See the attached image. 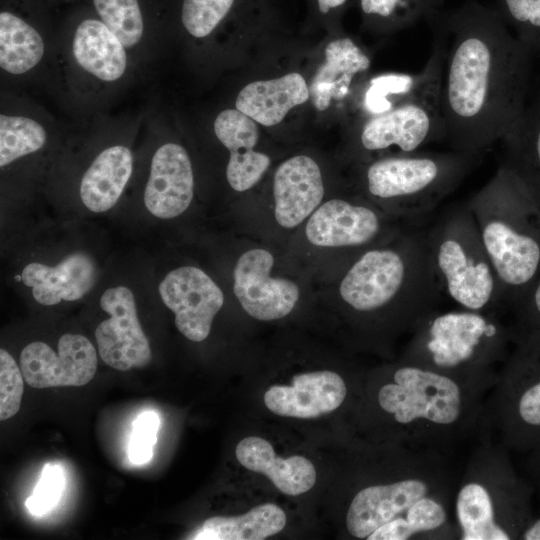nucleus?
Masks as SVG:
<instances>
[{
	"mask_svg": "<svg viewBox=\"0 0 540 540\" xmlns=\"http://www.w3.org/2000/svg\"><path fill=\"white\" fill-rule=\"evenodd\" d=\"M310 97L309 87L299 73L247 84L236 98V109L264 126L280 123L295 106Z\"/></svg>",
	"mask_w": 540,
	"mask_h": 540,
	"instance_id": "4be33fe9",
	"label": "nucleus"
},
{
	"mask_svg": "<svg viewBox=\"0 0 540 540\" xmlns=\"http://www.w3.org/2000/svg\"><path fill=\"white\" fill-rule=\"evenodd\" d=\"M100 306L110 316L95 330L101 359L120 371L148 365L151 349L138 320L132 291L125 286L109 288L103 293Z\"/></svg>",
	"mask_w": 540,
	"mask_h": 540,
	"instance_id": "9d476101",
	"label": "nucleus"
},
{
	"mask_svg": "<svg viewBox=\"0 0 540 540\" xmlns=\"http://www.w3.org/2000/svg\"><path fill=\"white\" fill-rule=\"evenodd\" d=\"M234 0H183L181 20L194 37L209 35L231 9Z\"/></svg>",
	"mask_w": 540,
	"mask_h": 540,
	"instance_id": "473e14b6",
	"label": "nucleus"
},
{
	"mask_svg": "<svg viewBox=\"0 0 540 540\" xmlns=\"http://www.w3.org/2000/svg\"><path fill=\"white\" fill-rule=\"evenodd\" d=\"M492 8L530 54L540 57V0H497Z\"/></svg>",
	"mask_w": 540,
	"mask_h": 540,
	"instance_id": "7c9ffc66",
	"label": "nucleus"
},
{
	"mask_svg": "<svg viewBox=\"0 0 540 540\" xmlns=\"http://www.w3.org/2000/svg\"><path fill=\"white\" fill-rule=\"evenodd\" d=\"M512 326L500 313L461 308L427 316L413 331L403 359L436 370L498 380L512 348Z\"/></svg>",
	"mask_w": 540,
	"mask_h": 540,
	"instance_id": "39448f33",
	"label": "nucleus"
},
{
	"mask_svg": "<svg viewBox=\"0 0 540 540\" xmlns=\"http://www.w3.org/2000/svg\"><path fill=\"white\" fill-rule=\"evenodd\" d=\"M321 13H328L331 9L338 8L345 4L347 0H317Z\"/></svg>",
	"mask_w": 540,
	"mask_h": 540,
	"instance_id": "ea45409f",
	"label": "nucleus"
},
{
	"mask_svg": "<svg viewBox=\"0 0 540 540\" xmlns=\"http://www.w3.org/2000/svg\"><path fill=\"white\" fill-rule=\"evenodd\" d=\"M344 378L330 370L300 373L292 385H274L264 394L266 407L276 415L316 418L338 409L346 399Z\"/></svg>",
	"mask_w": 540,
	"mask_h": 540,
	"instance_id": "2eb2a0df",
	"label": "nucleus"
},
{
	"mask_svg": "<svg viewBox=\"0 0 540 540\" xmlns=\"http://www.w3.org/2000/svg\"><path fill=\"white\" fill-rule=\"evenodd\" d=\"M478 161L454 150L383 156L366 166L364 188L393 216L415 223L451 194Z\"/></svg>",
	"mask_w": 540,
	"mask_h": 540,
	"instance_id": "423d86ee",
	"label": "nucleus"
},
{
	"mask_svg": "<svg viewBox=\"0 0 540 540\" xmlns=\"http://www.w3.org/2000/svg\"><path fill=\"white\" fill-rule=\"evenodd\" d=\"M45 128L25 116L0 115V166L37 152L46 143Z\"/></svg>",
	"mask_w": 540,
	"mask_h": 540,
	"instance_id": "c85d7f7f",
	"label": "nucleus"
},
{
	"mask_svg": "<svg viewBox=\"0 0 540 540\" xmlns=\"http://www.w3.org/2000/svg\"><path fill=\"white\" fill-rule=\"evenodd\" d=\"M65 475L58 463H47L26 507L34 515H43L53 509L64 490Z\"/></svg>",
	"mask_w": 540,
	"mask_h": 540,
	"instance_id": "f704fd0d",
	"label": "nucleus"
},
{
	"mask_svg": "<svg viewBox=\"0 0 540 540\" xmlns=\"http://www.w3.org/2000/svg\"><path fill=\"white\" fill-rule=\"evenodd\" d=\"M256 123L238 109L223 110L214 121L216 137L230 152L228 183L238 192L252 188L270 165L266 154L254 150L259 139Z\"/></svg>",
	"mask_w": 540,
	"mask_h": 540,
	"instance_id": "a211bd4d",
	"label": "nucleus"
},
{
	"mask_svg": "<svg viewBox=\"0 0 540 540\" xmlns=\"http://www.w3.org/2000/svg\"><path fill=\"white\" fill-rule=\"evenodd\" d=\"M194 194V176L187 151L179 144L165 143L154 153L144 191L147 210L161 219L182 214Z\"/></svg>",
	"mask_w": 540,
	"mask_h": 540,
	"instance_id": "dca6fc26",
	"label": "nucleus"
},
{
	"mask_svg": "<svg viewBox=\"0 0 540 540\" xmlns=\"http://www.w3.org/2000/svg\"><path fill=\"white\" fill-rule=\"evenodd\" d=\"M384 213L365 203L334 198L309 217L305 233L320 247L360 248L374 243L385 231Z\"/></svg>",
	"mask_w": 540,
	"mask_h": 540,
	"instance_id": "4468645a",
	"label": "nucleus"
},
{
	"mask_svg": "<svg viewBox=\"0 0 540 540\" xmlns=\"http://www.w3.org/2000/svg\"><path fill=\"white\" fill-rule=\"evenodd\" d=\"M133 170L129 148L113 145L98 154L85 171L80 197L91 211L100 213L112 208L120 198Z\"/></svg>",
	"mask_w": 540,
	"mask_h": 540,
	"instance_id": "393cba45",
	"label": "nucleus"
},
{
	"mask_svg": "<svg viewBox=\"0 0 540 540\" xmlns=\"http://www.w3.org/2000/svg\"><path fill=\"white\" fill-rule=\"evenodd\" d=\"M374 392L395 443L453 456L485 439V405L496 381L436 370L406 359L390 367Z\"/></svg>",
	"mask_w": 540,
	"mask_h": 540,
	"instance_id": "f03ea898",
	"label": "nucleus"
},
{
	"mask_svg": "<svg viewBox=\"0 0 540 540\" xmlns=\"http://www.w3.org/2000/svg\"><path fill=\"white\" fill-rule=\"evenodd\" d=\"M443 45L441 108L452 150L480 158L525 109L531 54L492 7L465 0L427 20Z\"/></svg>",
	"mask_w": 540,
	"mask_h": 540,
	"instance_id": "f257e3e1",
	"label": "nucleus"
},
{
	"mask_svg": "<svg viewBox=\"0 0 540 540\" xmlns=\"http://www.w3.org/2000/svg\"><path fill=\"white\" fill-rule=\"evenodd\" d=\"M273 195L277 223L287 229L298 226L320 206L324 196L318 164L306 155L284 161L274 174Z\"/></svg>",
	"mask_w": 540,
	"mask_h": 540,
	"instance_id": "f3484780",
	"label": "nucleus"
},
{
	"mask_svg": "<svg viewBox=\"0 0 540 540\" xmlns=\"http://www.w3.org/2000/svg\"><path fill=\"white\" fill-rule=\"evenodd\" d=\"M500 443L478 441L460 474L454 517L461 540H516L533 517L534 487Z\"/></svg>",
	"mask_w": 540,
	"mask_h": 540,
	"instance_id": "20e7f679",
	"label": "nucleus"
},
{
	"mask_svg": "<svg viewBox=\"0 0 540 540\" xmlns=\"http://www.w3.org/2000/svg\"><path fill=\"white\" fill-rule=\"evenodd\" d=\"M14 278H15L16 281L22 280V276H20V275H16Z\"/></svg>",
	"mask_w": 540,
	"mask_h": 540,
	"instance_id": "a19ab883",
	"label": "nucleus"
},
{
	"mask_svg": "<svg viewBox=\"0 0 540 540\" xmlns=\"http://www.w3.org/2000/svg\"><path fill=\"white\" fill-rule=\"evenodd\" d=\"M23 374L13 357L0 350V420L14 416L20 408L23 395Z\"/></svg>",
	"mask_w": 540,
	"mask_h": 540,
	"instance_id": "72a5a7b5",
	"label": "nucleus"
},
{
	"mask_svg": "<svg viewBox=\"0 0 540 540\" xmlns=\"http://www.w3.org/2000/svg\"><path fill=\"white\" fill-rule=\"evenodd\" d=\"M285 525V512L276 504L266 503L239 516L208 518L192 539L263 540L279 533Z\"/></svg>",
	"mask_w": 540,
	"mask_h": 540,
	"instance_id": "a878e982",
	"label": "nucleus"
},
{
	"mask_svg": "<svg viewBox=\"0 0 540 540\" xmlns=\"http://www.w3.org/2000/svg\"><path fill=\"white\" fill-rule=\"evenodd\" d=\"M520 540H540V514L533 515L523 530Z\"/></svg>",
	"mask_w": 540,
	"mask_h": 540,
	"instance_id": "58836bf2",
	"label": "nucleus"
},
{
	"mask_svg": "<svg viewBox=\"0 0 540 540\" xmlns=\"http://www.w3.org/2000/svg\"><path fill=\"white\" fill-rule=\"evenodd\" d=\"M163 303L175 314L179 332L194 342L205 340L224 303L218 285L201 269L184 266L170 271L158 286Z\"/></svg>",
	"mask_w": 540,
	"mask_h": 540,
	"instance_id": "ddd939ff",
	"label": "nucleus"
},
{
	"mask_svg": "<svg viewBox=\"0 0 540 540\" xmlns=\"http://www.w3.org/2000/svg\"><path fill=\"white\" fill-rule=\"evenodd\" d=\"M527 454V460L525 463L526 471L528 474V480L540 493V445Z\"/></svg>",
	"mask_w": 540,
	"mask_h": 540,
	"instance_id": "4c0bfd02",
	"label": "nucleus"
},
{
	"mask_svg": "<svg viewBox=\"0 0 540 540\" xmlns=\"http://www.w3.org/2000/svg\"><path fill=\"white\" fill-rule=\"evenodd\" d=\"M431 72L411 97L391 110L364 120L358 142L365 152L396 148L411 153L433 142L445 141L446 129L441 108L443 45L433 35Z\"/></svg>",
	"mask_w": 540,
	"mask_h": 540,
	"instance_id": "1a4fd4ad",
	"label": "nucleus"
},
{
	"mask_svg": "<svg viewBox=\"0 0 540 540\" xmlns=\"http://www.w3.org/2000/svg\"><path fill=\"white\" fill-rule=\"evenodd\" d=\"M273 265L271 252L254 248L244 252L234 267V294L245 312L257 320L272 321L287 316L300 296L295 282L270 276Z\"/></svg>",
	"mask_w": 540,
	"mask_h": 540,
	"instance_id": "f8f14e48",
	"label": "nucleus"
},
{
	"mask_svg": "<svg viewBox=\"0 0 540 540\" xmlns=\"http://www.w3.org/2000/svg\"><path fill=\"white\" fill-rule=\"evenodd\" d=\"M25 382L33 388L83 386L97 369V353L92 343L79 334H64L58 353L44 342H32L20 354Z\"/></svg>",
	"mask_w": 540,
	"mask_h": 540,
	"instance_id": "9b49d317",
	"label": "nucleus"
},
{
	"mask_svg": "<svg viewBox=\"0 0 540 540\" xmlns=\"http://www.w3.org/2000/svg\"><path fill=\"white\" fill-rule=\"evenodd\" d=\"M511 326L512 348L485 405V434L526 454L540 445V328Z\"/></svg>",
	"mask_w": 540,
	"mask_h": 540,
	"instance_id": "0eeeda50",
	"label": "nucleus"
},
{
	"mask_svg": "<svg viewBox=\"0 0 540 540\" xmlns=\"http://www.w3.org/2000/svg\"><path fill=\"white\" fill-rule=\"evenodd\" d=\"M510 312L513 316V325L522 328H540V272Z\"/></svg>",
	"mask_w": 540,
	"mask_h": 540,
	"instance_id": "e433bc0d",
	"label": "nucleus"
},
{
	"mask_svg": "<svg viewBox=\"0 0 540 540\" xmlns=\"http://www.w3.org/2000/svg\"><path fill=\"white\" fill-rule=\"evenodd\" d=\"M44 41L30 24L6 11L0 13V66L21 75L34 68L44 55Z\"/></svg>",
	"mask_w": 540,
	"mask_h": 540,
	"instance_id": "bb28decb",
	"label": "nucleus"
},
{
	"mask_svg": "<svg viewBox=\"0 0 540 540\" xmlns=\"http://www.w3.org/2000/svg\"><path fill=\"white\" fill-rule=\"evenodd\" d=\"M467 204L511 310L540 272V213L521 180L501 163Z\"/></svg>",
	"mask_w": 540,
	"mask_h": 540,
	"instance_id": "7ed1b4c3",
	"label": "nucleus"
},
{
	"mask_svg": "<svg viewBox=\"0 0 540 540\" xmlns=\"http://www.w3.org/2000/svg\"><path fill=\"white\" fill-rule=\"evenodd\" d=\"M235 454L243 467L266 475L286 495H301L316 482L317 474L311 461L299 455L280 458L263 438L251 436L242 439L236 446Z\"/></svg>",
	"mask_w": 540,
	"mask_h": 540,
	"instance_id": "aec40b11",
	"label": "nucleus"
},
{
	"mask_svg": "<svg viewBox=\"0 0 540 540\" xmlns=\"http://www.w3.org/2000/svg\"><path fill=\"white\" fill-rule=\"evenodd\" d=\"M431 68L429 57L419 73H387L371 78L363 91L362 109L369 117L391 110L418 91L428 78Z\"/></svg>",
	"mask_w": 540,
	"mask_h": 540,
	"instance_id": "cd10ccee",
	"label": "nucleus"
},
{
	"mask_svg": "<svg viewBox=\"0 0 540 540\" xmlns=\"http://www.w3.org/2000/svg\"><path fill=\"white\" fill-rule=\"evenodd\" d=\"M325 58L309 88V98L319 111L327 109L332 100L349 96L354 79L371 64L368 55L349 37L331 41L325 49Z\"/></svg>",
	"mask_w": 540,
	"mask_h": 540,
	"instance_id": "412c9836",
	"label": "nucleus"
},
{
	"mask_svg": "<svg viewBox=\"0 0 540 540\" xmlns=\"http://www.w3.org/2000/svg\"><path fill=\"white\" fill-rule=\"evenodd\" d=\"M23 283L32 288L34 299L42 305H55L76 301L87 294L95 284L97 269L86 253L66 256L56 266L33 262L22 271Z\"/></svg>",
	"mask_w": 540,
	"mask_h": 540,
	"instance_id": "6ab92c4d",
	"label": "nucleus"
},
{
	"mask_svg": "<svg viewBox=\"0 0 540 540\" xmlns=\"http://www.w3.org/2000/svg\"><path fill=\"white\" fill-rule=\"evenodd\" d=\"M158 426L159 418L153 411L143 412L133 422L129 446V458L132 463L142 465L152 458Z\"/></svg>",
	"mask_w": 540,
	"mask_h": 540,
	"instance_id": "c9c22d12",
	"label": "nucleus"
},
{
	"mask_svg": "<svg viewBox=\"0 0 540 540\" xmlns=\"http://www.w3.org/2000/svg\"><path fill=\"white\" fill-rule=\"evenodd\" d=\"M443 293L461 308L504 310L497 276L467 202L443 213L426 231Z\"/></svg>",
	"mask_w": 540,
	"mask_h": 540,
	"instance_id": "6e6552de",
	"label": "nucleus"
},
{
	"mask_svg": "<svg viewBox=\"0 0 540 540\" xmlns=\"http://www.w3.org/2000/svg\"><path fill=\"white\" fill-rule=\"evenodd\" d=\"M125 46L101 21L83 20L74 33L72 50L78 65L104 82L121 78L127 67Z\"/></svg>",
	"mask_w": 540,
	"mask_h": 540,
	"instance_id": "b1692460",
	"label": "nucleus"
},
{
	"mask_svg": "<svg viewBox=\"0 0 540 540\" xmlns=\"http://www.w3.org/2000/svg\"><path fill=\"white\" fill-rule=\"evenodd\" d=\"M443 3L444 0H360V7L366 17L389 29H399L427 21L442 10Z\"/></svg>",
	"mask_w": 540,
	"mask_h": 540,
	"instance_id": "c756f323",
	"label": "nucleus"
},
{
	"mask_svg": "<svg viewBox=\"0 0 540 540\" xmlns=\"http://www.w3.org/2000/svg\"><path fill=\"white\" fill-rule=\"evenodd\" d=\"M93 2L101 21L126 48L140 42L144 24L137 0H93Z\"/></svg>",
	"mask_w": 540,
	"mask_h": 540,
	"instance_id": "2f4dec72",
	"label": "nucleus"
},
{
	"mask_svg": "<svg viewBox=\"0 0 540 540\" xmlns=\"http://www.w3.org/2000/svg\"><path fill=\"white\" fill-rule=\"evenodd\" d=\"M501 140L502 163L521 180L540 213V98L525 106Z\"/></svg>",
	"mask_w": 540,
	"mask_h": 540,
	"instance_id": "5701e85b",
	"label": "nucleus"
}]
</instances>
